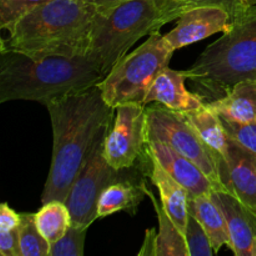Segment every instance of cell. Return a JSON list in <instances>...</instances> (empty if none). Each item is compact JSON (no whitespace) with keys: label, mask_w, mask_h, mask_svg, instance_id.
Returning <instances> with one entry per match:
<instances>
[{"label":"cell","mask_w":256,"mask_h":256,"mask_svg":"<svg viewBox=\"0 0 256 256\" xmlns=\"http://www.w3.org/2000/svg\"><path fill=\"white\" fill-rule=\"evenodd\" d=\"M145 160L149 166V176L160 192V202L178 229L185 235L190 216V195L184 186L172 179L145 148Z\"/></svg>","instance_id":"15"},{"label":"cell","mask_w":256,"mask_h":256,"mask_svg":"<svg viewBox=\"0 0 256 256\" xmlns=\"http://www.w3.org/2000/svg\"><path fill=\"white\" fill-rule=\"evenodd\" d=\"M232 18L219 6L188 8L172 32L164 35L165 40L174 52L198 42L208 39L218 32H225L230 28Z\"/></svg>","instance_id":"10"},{"label":"cell","mask_w":256,"mask_h":256,"mask_svg":"<svg viewBox=\"0 0 256 256\" xmlns=\"http://www.w3.org/2000/svg\"><path fill=\"white\" fill-rule=\"evenodd\" d=\"M144 185V182L135 184L130 178L109 185L98 202V219H104L119 212L134 215L140 202L146 196Z\"/></svg>","instance_id":"19"},{"label":"cell","mask_w":256,"mask_h":256,"mask_svg":"<svg viewBox=\"0 0 256 256\" xmlns=\"http://www.w3.org/2000/svg\"><path fill=\"white\" fill-rule=\"evenodd\" d=\"M52 126V160L42 202H66L100 132L112 122L115 109L105 102L99 86L46 105Z\"/></svg>","instance_id":"1"},{"label":"cell","mask_w":256,"mask_h":256,"mask_svg":"<svg viewBox=\"0 0 256 256\" xmlns=\"http://www.w3.org/2000/svg\"><path fill=\"white\" fill-rule=\"evenodd\" d=\"M186 72L189 80L215 99L240 82L256 80V5L238 12L229 29Z\"/></svg>","instance_id":"5"},{"label":"cell","mask_w":256,"mask_h":256,"mask_svg":"<svg viewBox=\"0 0 256 256\" xmlns=\"http://www.w3.org/2000/svg\"><path fill=\"white\" fill-rule=\"evenodd\" d=\"M139 256H158V234L155 229H148Z\"/></svg>","instance_id":"30"},{"label":"cell","mask_w":256,"mask_h":256,"mask_svg":"<svg viewBox=\"0 0 256 256\" xmlns=\"http://www.w3.org/2000/svg\"><path fill=\"white\" fill-rule=\"evenodd\" d=\"M22 224L19 226L20 255L49 256L50 242L42 236L35 222V214L22 212Z\"/></svg>","instance_id":"22"},{"label":"cell","mask_w":256,"mask_h":256,"mask_svg":"<svg viewBox=\"0 0 256 256\" xmlns=\"http://www.w3.org/2000/svg\"><path fill=\"white\" fill-rule=\"evenodd\" d=\"M189 256H212L215 250L202 225L190 214L185 232Z\"/></svg>","instance_id":"25"},{"label":"cell","mask_w":256,"mask_h":256,"mask_svg":"<svg viewBox=\"0 0 256 256\" xmlns=\"http://www.w3.org/2000/svg\"><path fill=\"white\" fill-rule=\"evenodd\" d=\"M105 76L88 55L35 56L0 50V104L28 100L46 106L96 86Z\"/></svg>","instance_id":"2"},{"label":"cell","mask_w":256,"mask_h":256,"mask_svg":"<svg viewBox=\"0 0 256 256\" xmlns=\"http://www.w3.org/2000/svg\"><path fill=\"white\" fill-rule=\"evenodd\" d=\"M96 10L86 0H50L18 20L0 50L35 56L86 55Z\"/></svg>","instance_id":"3"},{"label":"cell","mask_w":256,"mask_h":256,"mask_svg":"<svg viewBox=\"0 0 256 256\" xmlns=\"http://www.w3.org/2000/svg\"><path fill=\"white\" fill-rule=\"evenodd\" d=\"M222 119L239 124L256 122V80H244L229 92L209 102Z\"/></svg>","instance_id":"16"},{"label":"cell","mask_w":256,"mask_h":256,"mask_svg":"<svg viewBox=\"0 0 256 256\" xmlns=\"http://www.w3.org/2000/svg\"><path fill=\"white\" fill-rule=\"evenodd\" d=\"M146 142L160 140L194 162L214 184L215 192H228L220 178L216 155L192 129L182 112L162 105L146 106Z\"/></svg>","instance_id":"7"},{"label":"cell","mask_w":256,"mask_h":256,"mask_svg":"<svg viewBox=\"0 0 256 256\" xmlns=\"http://www.w3.org/2000/svg\"><path fill=\"white\" fill-rule=\"evenodd\" d=\"M189 79L186 70H172L165 68L155 79L145 105L158 102L176 112H188L204 108L205 102L199 94L188 92L185 82Z\"/></svg>","instance_id":"14"},{"label":"cell","mask_w":256,"mask_h":256,"mask_svg":"<svg viewBox=\"0 0 256 256\" xmlns=\"http://www.w3.org/2000/svg\"><path fill=\"white\" fill-rule=\"evenodd\" d=\"M222 122L226 128L229 136L256 158V122L239 124V122H232L225 119H222Z\"/></svg>","instance_id":"26"},{"label":"cell","mask_w":256,"mask_h":256,"mask_svg":"<svg viewBox=\"0 0 256 256\" xmlns=\"http://www.w3.org/2000/svg\"><path fill=\"white\" fill-rule=\"evenodd\" d=\"M20 224L22 215L12 210L8 202H2L0 206V232H12L19 229Z\"/></svg>","instance_id":"28"},{"label":"cell","mask_w":256,"mask_h":256,"mask_svg":"<svg viewBox=\"0 0 256 256\" xmlns=\"http://www.w3.org/2000/svg\"><path fill=\"white\" fill-rule=\"evenodd\" d=\"M88 2H92V4L96 5V6H102V5H109L114 4V2H122V0H86Z\"/></svg>","instance_id":"32"},{"label":"cell","mask_w":256,"mask_h":256,"mask_svg":"<svg viewBox=\"0 0 256 256\" xmlns=\"http://www.w3.org/2000/svg\"><path fill=\"white\" fill-rule=\"evenodd\" d=\"M146 150L159 162L165 172L189 192L190 198L212 195L214 184L204 172L184 155L160 140L146 142Z\"/></svg>","instance_id":"12"},{"label":"cell","mask_w":256,"mask_h":256,"mask_svg":"<svg viewBox=\"0 0 256 256\" xmlns=\"http://www.w3.org/2000/svg\"><path fill=\"white\" fill-rule=\"evenodd\" d=\"M160 32L150 35L139 48L126 54L98 85L112 109L125 104H144L158 75L174 55Z\"/></svg>","instance_id":"6"},{"label":"cell","mask_w":256,"mask_h":256,"mask_svg":"<svg viewBox=\"0 0 256 256\" xmlns=\"http://www.w3.org/2000/svg\"><path fill=\"white\" fill-rule=\"evenodd\" d=\"M146 105L125 104L115 109L105 138L104 154L115 170L132 169L146 148Z\"/></svg>","instance_id":"9"},{"label":"cell","mask_w":256,"mask_h":256,"mask_svg":"<svg viewBox=\"0 0 256 256\" xmlns=\"http://www.w3.org/2000/svg\"><path fill=\"white\" fill-rule=\"evenodd\" d=\"M219 172L228 192L256 214V158L232 139L226 159H218Z\"/></svg>","instance_id":"11"},{"label":"cell","mask_w":256,"mask_h":256,"mask_svg":"<svg viewBox=\"0 0 256 256\" xmlns=\"http://www.w3.org/2000/svg\"><path fill=\"white\" fill-rule=\"evenodd\" d=\"M188 6H219L222 9L226 10L232 18H234L235 15L239 12V8H238V0H188L186 2Z\"/></svg>","instance_id":"29"},{"label":"cell","mask_w":256,"mask_h":256,"mask_svg":"<svg viewBox=\"0 0 256 256\" xmlns=\"http://www.w3.org/2000/svg\"><path fill=\"white\" fill-rule=\"evenodd\" d=\"M0 255L22 256L20 255L19 229L12 230V232H0Z\"/></svg>","instance_id":"27"},{"label":"cell","mask_w":256,"mask_h":256,"mask_svg":"<svg viewBox=\"0 0 256 256\" xmlns=\"http://www.w3.org/2000/svg\"><path fill=\"white\" fill-rule=\"evenodd\" d=\"M256 0H238V8H239V12L242 9H248V8L255 6Z\"/></svg>","instance_id":"31"},{"label":"cell","mask_w":256,"mask_h":256,"mask_svg":"<svg viewBox=\"0 0 256 256\" xmlns=\"http://www.w3.org/2000/svg\"><path fill=\"white\" fill-rule=\"evenodd\" d=\"M190 214L202 225L212 240L215 254L228 246L232 250V238L228 228L226 218L212 195L190 198Z\"/></svg>","instance_id":"18"},{"label":"cell","mask_w":256,"mask_h":256,"mask_svg":"<svg viewBox=\"0 0 256 256\" xmlns=\"http://www.w3.org/2000/svg\"><path fill=\"white\" fill-rule=\"evenodd\" d=\"M178 2H186L188 0H178Z\"/></svg>","instance_id":"33"},{"label":"cell","mask_w":256,"mask_h":256,"mask_svg":"<svg viewBox=\"0 0 256 256\" xmlns=\"http://www.w3.org/2000/svg\"><path fill=\"white\" fill-rule=\"evenodd\" d=\"M50 0H0V28L9 30L18 20Z\"/></svg>","instance_id":"24"},{"label":"cell","mask_w":256,"mask_h":256,"mask_svg":"<svg viewBox=\"0 0 256 256\" xmlns=\"http://www.w3.org/2000/svg\"><path fill=\"white\" fill-rule=\"evenodd\" d=\"M88 228L72 226L68 229L64 236L50 245L49 256H82L84 255L85 239Z\"/></svg>","instance_id":"23"},{"label":"cell","mask_w":256,"mask_h":256,"mask_svg":"<svg viewBox=\"0 0 256 256\" xmlns=\"http://www.w3.org/2000/svg\"><path fill=\"white\" fill-rule=\"evenodd\" d=\"M146 196L152 200L154 210L159 220V234H158V256H189L185 235L178 229L172 218L162 208V202L155 198L154 192L144 185Z\"/></svg>","instance_id":"20"},{"label":"cell","mask_w":256,"mask_h":256,"mask_svg":"<svg viewBox=\"0 0 256 256\" xmlns=\"http://www.w3.org/2000/svg\"><path fill=\"white\" fill-rule=\"evenodd\" d=\"M35 222L42 236L52 245L62 239L72 226V215L64 202L52 200L42 204V209L35 214Z\"/></svg>","instance_id":"21"},{"label":"cell","mask_w":256,"mask_h":256,"mask_svg":"<svg viewBox=\"0 0 256 256\" xmlns=\"http://www.w3.org/2000/svg\"><path fill=\"white\" fill-rule=\"evenodd\" d=\"M188 8L178 0H122L98 6L86 55L108 75L140 39L178 20Z\"/></svg>","instance_id":"4"},{"label":"cell","mask_w":256,"mask_h":256,"mask_svg":"<svg viewBox=\"0 0 256 256\" xmlns=\"http://www.w3.org/2000/svg\"><path fill=\"white\" fill-rule=\"evenodd\" d=\"M112 124L99 134L86 162L80 170L68 194L65 204L72 215V225L89 229L98 220V202L109 185L126 179L125 170H115L104 154L105 138ZM129 170V169H128Z\"/></svg>","instance_id":"8"},{"label":"cell","mask_w":256,"mask_h":256,"mask_svg":"<svg viewBox=\"0 0 256 256\" xmlns=\"http://www.w3.org/2000/svg\"><path fill=\"white\" fill-rule=\"evenodd\" d=\"M224 212L232 238V252L236 256H256V214L230 192H212Z\"/></svg>","instance_id":"13"},{"label":"cell","mask_w":256,"mask_h":256,"mask_svg":"<svg viewBox=\"0 0 256 256\" xmlns=\"http://www.w3.org/2000/svg\"><path fill=\"white\" fill-rule=\"evenodd\" d=\"M202 142L212 150L218 159H226L232 138L229 136L222 116L209 105L192 112H182Z\"/></svg>","instance_id":"17"}]
</instances>
